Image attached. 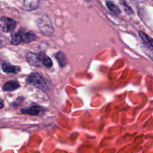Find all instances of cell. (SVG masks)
I'll return each mask as SVG.
<instances>
[{"instance_id":"14","label":"cell","mask_w":153,"mask_h":153,"mask_svg":"<svg viewBox=\"0 0 153 153\" xmlns=\"http://www.w3.org/2000/svg\"><path fill=\"white\" fill-rule=\"evenodd\" d=\"M106 5H107L109 10H110L112 13L116 15V16H117V15H119L120 13V9L118 8L117 6L115 4H114V2H112V1H107V2H106Z\"/></svg>"},{"instance_id":"4","label":"cell","mask_w":153,"mask_h":153,"mask_svg":"<svg viewBox=\"0 0 153 153\" xmlns=\"http://www.w3.org/2000/svg\"><path fill=\"white\" fill-rule=\"evenodd\" d=\"M45 111V109L43 107L39 105H34L31 107L26 108H22L20 110V112L25 114L33 115V116H40L43 114Z\"/></svg>"},{"instance_id":"6","label":"cell","mask_w":153,"mask_h":153,"mask_svg":"<svg viewBox=\"0 0 153 153\" xmlns=\"http://www.w3.org/2000/svg\"><path fill=\"white\" fill-rule=\"evenodd\" d=\"M26 61L28 64H31V66H34V67H39L40 65L38 58V54L28 52L26 55Z\"/></svg>"},{"instance_id":"9","label":"cell","mask_w":153,"mask_h":153,"mask_svg":"<svg viewBox=\"0 0 153 153\" xmlns=\"http://www.w3.org/2000/svg\"><path fill=\"white\" fill-rule=\"evenodd\" d=\"M39 1H22V8L25 10H32L38 7Z\"/></svg>"},{"instance_id":"7","label":"cell","mask_w":153,"mask_h":153,"mask_svg":"<svg viewBox=\"0 0 153 153\" xmlns=\"http://www.w3.org/2000/svg\"><path fill=\"white\" fill-rule=\"evenodd\" d=\"M38 58L40 64H42V65H43L46 67H49H49H52L53 63H52L51 58L49 56H47L46 54L43 53V52H40L38 54Z\"/></svg>"},{"instance_id":"12","label":"cell","mask_w":153,"mask_h":153,"mask_svg":"<svg viewBox=\"0 0 153 153\" xmlns=\"http://www.w3.org/2000/svg\"><path fill=\"white\" fill-rule=\"evenodd\" d=\"M22 41V35L21 31H19V32H16L14 33V34H13V35H12L11 37V39H10V43H11V44L16 46V45L20 44Z\"/></svg>"},{"instance_id":"10","label":"cell","mask_w":153,"mask_h":153,"mask_svg":"<svg viewBox=\"0 0 153 153\" xmlns=\"http://www.w3.org/2000/svg\"><path fill=\"white\" fill-rule=\"evenodd\" d=\"M20 87L19 82L16 81H10L4 84L2 86V89L4 91H13L18 89Z\"/></svg>"},{"instance_id":"5","label":"cell","mask_w":153,"mask_h":153,"mask_svg":"<svg viewBox=\"0 0 153 153\" xmlns=\"http://www.w3.org/2000/svg\"><path fill=\"white\" fill-rule=\"evenodd\" d=\"M1 70L3 72L6 73H13V74H16L20 72L21 69L20 67L18 66L12 65V64H9V63L4 62L1 64Z\"/></svg>"},{"instance_id":"2","label":"cell","mask_w":153,"mask_h":153,"mask_svg":"<svg viewBox=\"0 0 153 153\" xmlns=\"http://www.w3.org/2000/svg\"><path fill=\"white\" fill-rule=\"evenodd\" d=\"M26 82L35 88H39L42 91L47 89L48 86L45 79L38 73H31L27 77Z\"/></svg>"},{"instance_id":"3","label":"cell","mask_w":153,"mask_h":153,"mask_svg":"<svg viewBox=\"0 0 153 153\" xmlns=\"http://www.w3.org/2000/svg\"><path fill=\"white\" fill-rule=\"evenodd\" d=\"M0 25H1V30L3 32H10L16 26V21L13 20V19L10 18L5 17V16H2L1 18V21H0Z\"/></svg>"},{"instance_id":"13","label":"cell","mask_w":153,"mask_h":153,"mask_svg":"<svg viewBox=\"0 0 153 153\" xmlns=\"http://www.w3.org/2000/svg\"><path fill=\"white\" fill-rule=\"evenodd\" d=\"M139 36L141 38V40L144 42L146 44H147L148 46H151V47H153V39L151 38L150 37L147 35L146 33L143 32V31H139L138 32Z\"/></svg>"},{"instance_id":"15","label":"cell","mask_w":153,"mask_h":153,"mask_svg":"<svg viewBox=\"0 0 153 153\" xmlns=\"http://www.w3.org/2000/svg\"><path fill=\"white\" fill-rule=\"evenodd\" d=\"M120 4H122L124 10H126V12H127V13H132V12H133L132 9H131V7H128V4H127L126 2H125V1H121Z\"/></svg>"},{"instance_id":"16","label":"cell","mask_w":153,"mask_h":153,"mask_svg":"<svg viewBox=\"0 0 153 153\" xmlns=\"http://www.w3.org/2000/svg\"><path fill=\"white\" fill-rule=\"evenodd\" d=\"M3 108V102H1V108Z\"/></svg>"},{"instance_id":"8","label":"cell","mask_w":153,"mask_h":153,"mask_svg":"<svg viewBox=\"0 0 153 153\" xmlns=\"http://www.w3.org/2000/svg\"><path fill=\"white\" fill-rule=\"evenodd\" d=\"M21 32L22 35V41H24V43H31L37 40V35L33 31H21Z\"/></svg>"},{"instance_id":"1","label":"cell","mask_w":153,"mask_h":153,"mask_svg":"<svg viewBox=\"0 0 153 153\" xmlns=\"http://www.w3.org/2000/svg\"><path fill=\"white\" fill-rule=\"evenodd\" d=\"M36 24L40 32L45 36H51L54 32V28L49 16L41 14L36 19Z\"/></svg>"},{"instance_id":"11","label":"cell","mask_w":153,"mask_h":153,"mask_svg":"<svg viewBox=\"0 0 153 153\" xmlns=\"http://www.w3.org/2000/svg\"><path fill=\"white\" fill-rule=\"evenodd\" d=\"M55 57L56 58L57 61L59 64L60 67H64L67 64V59H66V56L63 52H58L57 53L55 54Z\"/></svg>"}]
</instances>
